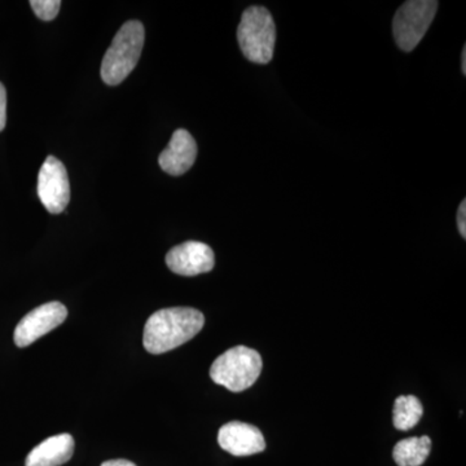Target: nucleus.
<instances>
[{
	"label": "nucleus",
	"instance_id": "nucleus-1",
	"mask_svg": "<svg viewBox=\"0 0 466 466\" xmlns=\"http://www.w3.org/2000/svg\"><path fill=\"white\" fill-rule=\"evenodd\" d=\"M205 317L201 311L192 308H171L158 309L152 315L144 328V348L150 354H164L191 341L201 332Z\"/></svg>",
	"mask_w": 466,
	"mask_h": 466
},
{
	"label": "nucleus",
	"instance_id": "nucleus-2",
	"mask_svg": "<svg viewBox=\"0 0 466 466\" xmlns=\"http://www.w3.org/2000/svg\"><path fill=\"white\" fill-rule=\"evenodd\" d=\"M144 41L146 30L140 21L131 20L122 25L101 64L100 75L104 84L118 86L130 76L139 63Z\"/></svg>",
	"mask_w": 466,
	"mask_h": 466
},
{
	"label": "nucleus",
	"instance_id": "nucleus-3",
	"mask_svg": "<svg viewBox=\"0 0 466 466\" xmlns=\"http://www.w3.org/2000/svg\"><path fill=\"white\" fill-rule=\"evenodd\" d=\"M242 55L254 64L266 66L274 57L276 25L268 9L253 5L242 14L238 29Z\"/></svg>",
	"mask_w": 466,
	"mask_h": 466
},
{
	"label": "nucleus",
	"instance_id": "nucleus-4",
	"mask_svg": "<svg viewBox=\"0 0 466 466\" xmlns=\"http://www.w3.org/2000/svg\"><path fill=\"white\" fill-rule=\"evenodd\" d=\"M262 368L258 351L247 346H236L216 359L210 368V377L227 390L241 392L257 382Z\"/></svg>",
	"mask_w": 466,
	"mask_h": 466
},
{
	"label": "nucleus",
	"instance_id": "nucleus-5",
	"mask_svg": "<svg viewBox=\"0 0 466 466\" xmlns=\"http://www.w3.org/2000/svg\"><path fill=\"white\" fill-rule=\"evenodd\" d=\"M440 3L435 0H410L404 3L392 20V33L401 51L415 50L433 23Z\"/></svg>",
	"mask_w": 466,
	"mask_h": 466
},
{
	"label": "nucleus",
	"instance_id": "nucleus-6",
	"mask_svg": "<svg viewBox=\"0 0 466 466\" xmlns=\"http://www.w3.org/2000/svg\"><path fill=\"white\" fill-rule=\"evenodd\" d=\"M39 200L48 213L61 214L70 201V183L60 159L48 156L43 162L36 186Z\"/></svg>",
	"mask_w": 466,
	"mask_h": 466
},
{
	"label": "nucleus",
	"instance_id": "nucleus-7",
	"mask_svg": "<svg viewBox=\"0 0 466 466\" xmlns=\"http://www.w3.org/2000/svg\"><path fill=\"white\" fill-rule=\"evenodd\" d=\"M67 318V309L63 303L48 302L34 309L21 319L15 330L14 339L17 348H27L38 341L45 334L50 333Z\"/></svg>",
	"mask_w": 466,
	"mask_h": 466
},
{
	"label": "nucleus",
	"instance_id": "nucleus-8",
	"mask_svg": "<svg viewBox=\"0 0 466 466\" xmlns=\"http://www.w3.org/2000/svg\"><path fill=\"white\" fill-rule=\"evenodd\" d=\"M167 265L174 274L198 276L214 268L216 256L213 249L204 242L186 241L168 251Z\"/></svg>",
	"mask_w": 466,
	"mask_h": 466
},
{
	"label": "nucleus",
	"instance_id": "nucleus-9",
	"mask_svg": "<svg viewBox=\"0 0 466 466\" xmlns=\"http://www.w3.org/2000/svg\"><path fill=\"white\" fill-rule=\"evenodd\" d=\"M218 443L233 456H251L266 450L262 431L257 426L241 421L223 425L218 433Z\"/></svg>",
	"mask_w": 466,
	"mask_h": 466
},
{
	"label": "nucleus",
	"instance_id": "nucleus-10",
	"mask_svg": "<svg viewBox=\"0 0 466 466\" xmlns=\"http://www.w3.org/2000/svg\"><path fill=\"white\" fill-rule=\"evenodd\" d=\"M198 158V144L195 137L184 128L175 131L167 149L159 155L158 164L162 170L173 177L186 174Z\"/></svg>",
	"mask_w": 466,
	"mask_h": 466
},
{
	"label": "nucleus",
	"instance_id": "nucleus-11",
	"mask_svg": "<svg viewBox=\"0 0 466 466\" xmlns=\"http://www.w3.org/2000/svg\"><path fill=\"white\" fill-rule=\"evenodd\" d=\"M75 438L70 434H58L39 443L27 455L25 466H60L72 459Z\"/></svg>",
	"mask_w": 466,
	"mask_h": 466
},
{
	"label": "nucleus",
	"instance_id": "nucleus-12",
	"mask_svg": "<svg viewBox=\"0 0 466 466\" xmlns=\"http://www.w3.org/2000/svg\"><path fill=\"white\" fill-rule=\"evenodd\" d=\"M431 440L428 435L407 438L398 441L392 450V459L398 466H421L431 455Z\"/></svg>",
	"mask_w": 466,
	"mask_h": 466
},
{
	"label": "nucleus",
	"instance_id": "nucleus-13",
	"mask_svg": "<svg viewBox=\"0 0 466 466\" xmlns=\"http://www.w3.org/2000/svg\"><path fill=\"white\" fill-rule=\"evenodd\" d=\"M424 408L415 395H400L392 408V424L400 431L415 428L421 420Z\"/></svg>",
	"mask_w": 466,
	"mask_h": 466
},
{
	"label": "nucleus",
	"instance_id": "nucleus-14",
	"mask_svg": "<svg viewBox=\"0 0 466 466\" xmlns=\"http://www.w3.org/2000/svg\"><path fill=\"white\" fill-rule=\"evenodd\" d=\"M34 14L43 21H52L60 12V0H32L30 2Z\"/></svg>",
	"mask_w": 466,
	"mask_h": 466
},
{
	"label": "nucleus",
	"instance_id": "nucleus-15",
	"mask_svg": "<svg viewBox=\"0 0 466 466\" xmlns=\"http://www.w3.org/2000/svg\"><path fill=\"white\" fill-rule=\"evenodd\" d=\"M7 124V91L5 86L0 84V133L5 130Z\"/></svg>",
	"mask_w": 466,
	"mask_h": 466
},
{
	"label": "nucleus",
	"instance_id": "nucleus-16",
	"mask_svg": "<svg viewBox=\"0 0 466 466\" xmlns=\"http://www.w3.org/2000/svg\"><path fill=\"white\" fill-rule=\"evenodd\" d=\"M458 226L462 238H466V200H462L459 207Z\"/></svg>",
	"mask_w": 466,
	"mask_h": 466
},
{
	"label": "nucleus",
	"instance_id": "nucleus-17",
	"mask_svg": "<svg viewBox=\"0 0 466 466\" xmlns=\"http://www.w3.org/2000/svg\"><path fill=\"white\" fill-rule=\"evenodd\" d=\"M101 466H137L134 462L128 461V460L118 459L109 460V461L103 462Z\"/></svg>",
	"mask_w": 466,
	"mask_h": 466
},
{
	"label": "nucleus",
	"instance_id": "nucleus-18",
	"mask_svg": "<svg viewBox=\"0 0 466 466\" xmlns=\"http://www.w3.org/2000/svg\"><path fill=\"white\" fill-rule=\"evenodd\" d=\"M461 70L462 75H466V46L464 48H462V54H461Z\"/></svg>",
	"mask_w": 466,
	"mask_h": 466
}]
</instances>
